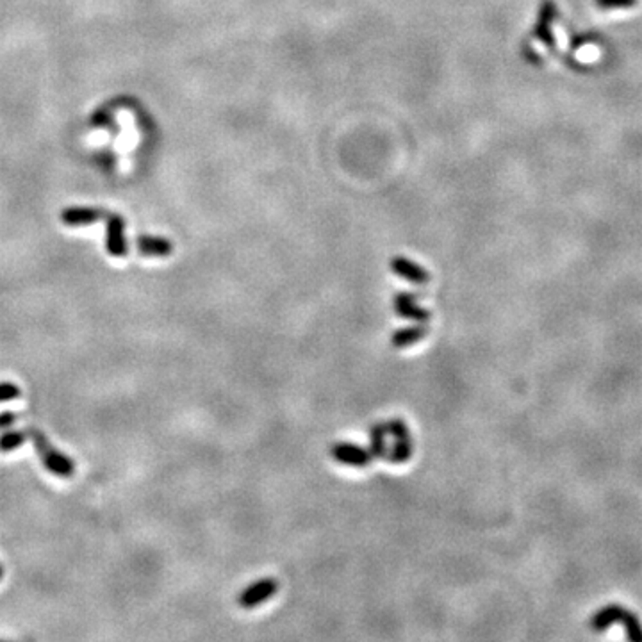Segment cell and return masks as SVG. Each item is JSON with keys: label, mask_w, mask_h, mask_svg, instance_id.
Here are the masks:
<instances>
[{"label": "cell", "mask_w": 642, "mask_h": 642, "mask_svg": "<svg viewBox=\"0 0 642 642\" xmlns=\"http://www.w3.org/2000/svg\"><path fill=\"white\" fill-rule=\"evenodd\" d=\"M4 578V569H2V566H0V580Z\"/></svg>", "instance_id": "2e32d148"}, {"label": "cell", "mask_w": 642, "mask_h": 642, "mask_svg": "<svg viewBox=\"0 0 642 642\" xmlns=\"http://www.w3.org/2000/svg\"><path fill=\"white\" fill-rule=\"evenodd\" d=\"M27 441V432L26 430H15V432H6L0 435V452H13L18 450L21 444Z\"/></svg>", "instance_id": "7c38bea8"}, {"label": "cell", "mask_w": 642, "mask_h": 642, "mask_svg": "<svg viewBox=\"0 0 642 642\" xmlns=\"http://www.w3.org/2000/svg\"><path fill=\"white\" fill-rule=\"evenodd\" d=\"M385 428H387V434L394 437V446L387 453V461L391 464H403L412 455V439H410L409 428L401 419H391L385 423Z\"/></svg>", "instance_id": "7a4b0ae2"}, {"label": "cell", "mask_w": 642, "mask_h": 642, "mask_svg": "<svg viewBox=\"0 0 642 642\" xmlns=\"http://www.w3.org/2000/svg\"><path fill=\"white\" fill-rule=\"evenodd\" d=\"M17 421H18V414H15V412H11V410L0 412V430H2V428L13 427Z\"/></svg>", "instance_id": "5bb4252c"}, {"label": "cell", "mask_w": 642, "mask_h": 642, "mask_svg": "<svg viewBox=\"0 0 642 642\" xmlns=\"http://www.w3.org/2000/svg\"><path fill=\"white\" fill-rule=\"evenodd\" d=\"M428 334V329L425 325H414V327H407V329L396 330L391 338V345L394 348H407L410 345H414V342L421 341L425 336Z\"/></svg>", "instance_id": "9c48e42d"}, {"label": "cell", "mask_w": 642, "mask_h": 642, "mask_svg": "<svg viewBox=\"0 0 642 642\" xmlns=\"http://www.w3.org/2000/svg\"><path fill=\"white\" fill-rule=\"evenodd\" d=\"M21 391L13 382H0V401H11L20 398Z\"/></svg>", "instance_id": "4fadbf2b"}, {"label": "cell", "mask_w": 642, "mask_h": 642, "mask_svg": "<svg viewBox=\"0 0 642 642\" xmlns=\"http://www.w3.org/2000/svg\"><path fill=\"white\" fill-rule=\"evenodd\" d=\"M138 248L143 255L148 257H166L174 252V245L165 237L143 236L138 239Z\"/></svg>", "instance_id": "ba28073f"}, {"label": "cell", "mask_w": 642, "mask_h": 642, "mask_svg": "<svg viewBox=\"0 0 642 642\" xmlns=\"http://www.w3.org/2000/svg\"><path fill=\"white\" fill-rule=\"evenodd\" d=\"M27 439L33 441L34 448L38 452L39 461L45 468L48 469V473L55 475L59 478H70L75 473V464L70 461L64 453L52 446L51 441L47 439V435L39 432L38 428H26Z\"/></svg>", "instance_id": "6da1fadb"}, {"label": "cell", "mask_w": 642, "mask_h": 642, "mask_svg": "<svg viewBox=\"0 0 642 642\" xmlns=\"http://www.w3.org/2000/svg\"><path fill=\"white\" fill-rule=\"evenodd\" d=\"M100 214L91 209H72L63 214V221L66 225H82V223H91V221L98 220Z\"/></svg>", "instance_id": "8fae6325"}, {"label": "cell", "mask_w": 642, "mask_h": 642, "mask_svg": "<svg viewBox=\"0 0 642 642\" xmlns=\"http://www.w3.org/2000/svg\"><path fill=\"white\" fill-rule=\"evenodd\" d=\"M385 434H387V428H385L384 423H376L369 428V452L375 459H387V446H385Z\"/></svg>", "instance_id": "30bf717a"}, {"label": "cell", "mask_w": 642, "mask_h": 642, "mask_svg": "<svg viewBox=\"0 0 642 642\" xmlns=\"http://www.w3.org/2000/svg\"><path fill=\"white\" fill-rule=\"evenodd\" d=\"M107 252L114 257H123L127 254V245L123 237V221L122 218L114 216L109 221V230H107Z\"/></svg>", "instance_id": "52a82bcc"}, {"label": "cell", "mask_w": 642, "mask_h": 642, "mask_svg": "<svg viewBox=\"0 0 642 642\" xmlns=\"http://www.w3.org/2000/svg\"><path fill=\"white\" fill-rule=\"evenodd\" d=\"M603 2L614 6V8H621V6L625 4V0H603ZM630 2H634V0H630Z\"/></svg>", "instance_id": "9a60e30c"}, {"label": "cell", "mask_w": 642, "mask_h": 642, "mask_svg": "<svg viewBox=\"0 0 642 642\" xmlns=\"http://www.w3.org/2000/svg\"><path fill=\"white\" fill-rule=\"evenodd\" d=\"M279 591V582L275 578H262L254 582L237 596V605L241 609H255Z\"/></svg>", "instance_id": "3957f363"}, {"label": "cell", "mask_w": 642, "mask_h": 642, "mask_svg": "<svg viewBox=\"0 0 642 642\" xmlns=\"http://www.w3.org/2000/svg\"><path fill=\"white\" fill-rule=\"evenodd\" d=\"M391 270L394 271V275H398L401 279L409 280V282L427 284L428 280H430V275H428V271L425 270V268H421L419 264H416V262L409 261V259L400 257V255L391 261Z\"/></svg>", "instance_id": "8992f818"}, {"label": "cell", "mask_w": 642, "mask_h": 642, "mask_svg": "<svg viewBox=\"0 0 642 642\" xmlns=\"http://www.w3.org/2000/svg\"><path fill=\"white\" fill-rule=\"evenodd\" d=\"M393 305L394 313L400 318L419 321V323H425V321L430 320V313H428L427 309L419 307V305L416 304V296L409 295V293H398V295L394 296Z\"/></svg>", "instance_id": "5b68a950"}, {"label": "cell", "mask_w": 642, "mask_h": 642, "mask_svg": "<svg viewBox=\"0 0 642 642\" xmlns=\"http://www.w3.org/2000/svg\"><path fill=\"white\" fill-rule=\"evenodd\" d=\"M330 455H332V459H334L336 462H339V464L351 466V468H366V466L372 464L373 459H375L369 450L351 443H336L334 446L330 448Z\"/></svg>", "instance_id": "277c9868"}]
</instances>
